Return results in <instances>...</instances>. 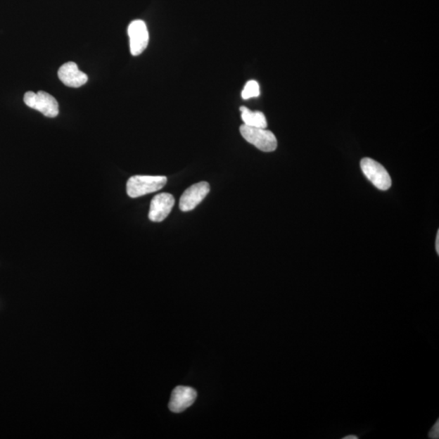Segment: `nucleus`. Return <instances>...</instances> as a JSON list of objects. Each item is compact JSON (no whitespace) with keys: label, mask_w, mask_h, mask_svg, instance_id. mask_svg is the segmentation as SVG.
Returning <instances> with one entry per match:
<instances>
[{"label":"nucleus","mask_w":439,"mask_h":439,"mask_svg":"<svg viewBox=\"0 0 439 439\" xmlns=\"http://www.w3.org/2000/svg\"><path fill=\"white\" fill-rule=\"evenodd\" d=\"M438 421L435 423V426H433L432 430L430 433H428V438H438Z\"/></svg>","instance_id":"obj_12"},{"label":"nucleus","mask_w":439,"mask_h":439,"mask_svg":"<svg viewBox=\"0 0 439 439\" xmlns=\"http://www.w3.org/2000/svg\"><path fill=\"white\" fill-rule=\"evenodd\" d=\"M242 119L245 125L250 127L266 129L268 123L263 113L252 111L248 108L241 107Z\"/></svg>","instance_id":"obj_10"},{"label":"nucleus","mask_w":439,"mask_h":439,"mask_svg":"<svg viewBox=\"0 0 439 439\" xmlns=\"http://www.w3.org/2000/svg\"><path fill=\"white\" fill-rule=\"evenodd\" d=\"M164 176H141L130 177L127 182V194L132 198H139L162 189L167 183Z\"/></svg>","instance_id":"obj_1"},{"label":"nucleus","mask_w":439,"mask_h":439,"mask_svg":"<svg viewBox=\"0 0 439 439\" xmlns=\"http://www.w3.org/2000/svg\"><path fill=\"white\" fill-rule=\"evenodd\" d=\"M197 397V392L190 386H177L171 395L170 409L175 414L185 411L194 404Z\"/></svg>","instance_id":"obj_8"},{"label":"nucleus","mask_w":439,"mask_h":439,"mask_svg":"<svg viewBox=\"0 0 439 439\" xmlns=\"http://www.w3.org/2000/svg\"><path fill=\"white\" fill-rule=\"evenodd\" d=\"M260 85L256 81L252 80L247 82L242 91V98L249 99L256 98L260 96Z\"/></svg>","instance_id":"obj_11"},{"label":"nucleus","mask_w":439,"mask_h":439,"mask_svg":"<svg viewBox=\"0 0 439 439\" xmlns=\"http://www.w3.org/2000/svg\"><path fill=\"white\" fill-rule=\"evenodd\" d=\"M24 102L29 108L43 113L46 117L53 118L58 116V102L49 93L43 91L38 93L26 92L24 96Z\"/></svg>","instance_id":"obj_3"},{"label":"nucleus","mask_w":439,"mask_h":439,"mask_svg":"<svg viewBox=\"0 0 439 439\" xmlns=\"http://www.w3.org/2000/svg\"><path fill=\"white\" fill-rule=\"evenodd\" d=\"M130 52L134 56L142 54L148 45L149 33L142 20H135L128 27Z\"/></svg>","instance_id":"obj_5"},{"label":"nucleus","mask_w":439,"mask_h":439,"mask_svg":"<svg viewBox=\"0 0 439 439\" xmlns=\"http://www.w3.org/2000/svg\"><path fill=\"white\" fill-rule=\"evenodd\" d=\"M175 205V198L169 193L156 195L151 202L148 217L151 222H161L170 215Z\"/></svg>","instance_id":"obj_7"},{"label":"nucleus","mask_w":439,"mask_h":439,"mask_svg":"<svg viewBox=\"0 0 439 439\" xmlns=\"http://www.w3.org/2000/svg\"><path fill=\"white\" fill-rule=\"evenodd\" d=\"M435 248L437 250V254L439 255V231H438V234H437Z\"/></svg>","instance_id":"obj_13"},{"label":"nucleus","mask_w":439,"mask_h":439,"mask_svg":"<svg viewBox=\"0 0 439 439\" xmlns=\"http://www.w3.org/2000/svg\"><path fill=\"white\" fill-rule=\"evenodd\" d=\"M350 438H352V439H357V438H358L357 436H355V435H349V436H348V437H344V438H343V439H350Z\"/></svg>","instance_id":"obj_14"},{"label":"nucleus","mask_w":439,"mask_h":439,"mask_svg":"<svg viewBox=\"0 0 439 439\" xmlns=\"http://www.w3.org/2000/svg\"><path fill=\"white\" fill-rule=\"evenodd\" d=\"M209 191H210V186L207 182H198L188 188L180 198V210L182 212L193 210L205 200Z\"/></svg>","instance_id":"obj_6"},{"label":"nucleus","mask_w":439,"mask_h":439,"mask_svg":"<svg viewBox=\"0 0 439 439\" xmlns=\"http://www.w3.org/2000/svg\"><path fill=\"white\" fill-rule=\"evenodd\" d=\"M360 168L363 174L373 184L381 191L390 189L392 182L388 172L383 165L370 158L360 161Z\"/></svg>","instance_id":"obj_4"},{"label":"nucleus","mask_w":439,"mask_h":439,"mask_svg":"<svg viewBox=\"0 0 439 439\" xmlns=\"http://www.w3.org/2000/svg\"><path fill=\"white\" fill-rule=\"evenodd\" d=\"M60 80L69 87L78 88L85 85L88 81L86 73L78 69L75 62H67L63 65L58 71Z\"/></svg>","instance_id":"obj_9"},{"label":"nucleus","mask_w":439,"mask_h":439,"mask_svg":"<svg viewBox=\"0 0 439 439\" xmlns=\"http://www.w3.org/2000/svg\"><path fill=\"white\" fill-rule=\"evenodd\" d=\"M240 133L247 142L265 153H272L278 146L274 133L266 129L250 127L243 124L240 127Z\"/></svg>","instance_id":"obj_2"}]
</instances>
